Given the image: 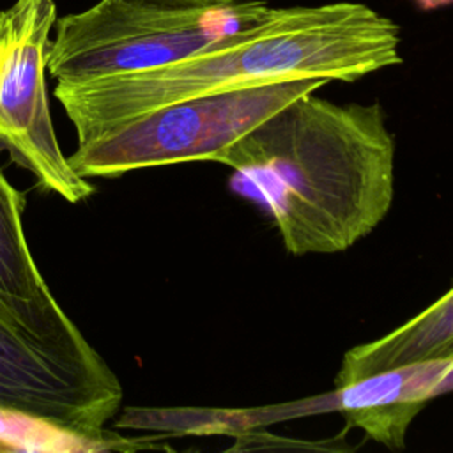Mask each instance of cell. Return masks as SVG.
<instances>
[{
  "mask_svg": "<svg viewBox=\"0 0 453 453\" xmlns=\"http://www.w3.org/2000/svg\"><path fill=\"white\" fill-rule=\"evenodd\" d=\"M53 0H16L0 11V150L28 170L37 186L78 203L94 186L62 152L46 94Z\"/></svg>",
  "mask_w": 453,
  "mask_h": 453,
  "instance_id": "cell-6",
  "label": "cell"
},
{
  "mask_svg": "<svg viewBox=\"0 0 453 453\" xmlns=\"http://www.w3.org/2000/svg\"><path fill=\"white\" fill-rule=\"evenodd\" d=\"M157 448L138 437L96 439L0 409V451H136Z\"/></svg>",
  "mask_w": 453,
  "mask_h": 453,
  "instance_id": "cell-10",
  "label": "cell"
},
{
  "mask_svg": "<svg viewBox=\"0 0 453 453\" xmlns=\"http://www.w3.org/2000/svg\"><path fill=\"white\" fill-rule=\"evenodd\" d=\"M25 202V193L18 191L0 168V292L18 297L50 296L23 230Z\"/></svg>",
  "mask_w": 453,
  "mask_h": 453,
  "instance_id": "cell-9",
  "label": "cell"
},
{
  "mask_svg": "<svg viewBox=\"0 0 453 453\" xmlns=\"http://www.w3.org/2000/svg\"><path fill=\"white\" fill-rule=\"evenodd\" d=\"M421 359L453 361V288L388 334L347 350L334 388Z\"/></svg>",
  "mask_w": 453,
  "mask_h": 453,
  "instance_id": "cell-8",
  "label": "cell"
},
{
  "mask_svg": "<svg viewBox=\"0 0 453 453\" xmlns=\"http://www.w3.org/2000/svg\"><path fill=\"white\" fill-rule=\"evenodd\" d=\"M126 2L156 5V7H207V5L228 2V0H126Z\"/></svg>",
  "mask_w": 453,
  "mask_h": 453,
  "instance_id": "cell-11",
  "label": "cell"
},
{
  "mask_svg": "<svg viewBox=\"0 0 453 453\" xmlns=\"http://www.w3.org/2000/svg\"><path fill=\"white\" fill-rule=\"evenodd\" d=\"M122 386L53 294L0 292V409L96 439H117Z\"/></svg>",
  "mask_w": 453,
  "mask_h": 453,
  "instance_id": "cell-3",
  "label": "cell"
},
{
  "mask_svg": "<svg viewBox=\"0 0 453 453\" xmlns=\"http://www.w3.org/2000/svg\"><path fill=\"white\" fill-rule=\"evenodd\" d=\"M448 382H453V361L421 359L334 388L326 395L327 412L343 414L372 441L400 449L412 419L430 398L449 389Z\"/></svg>",
  "mask_w": 453,
  "mask_h": 453,
  "instance_id": "cell-7",
  "label": "cell"
},
{
  "mask_svg": "<svg viewBox=\"0 0 453 453\" xmlns=\"http://www.w3.org/2000/svg\"><path fill=\"white\" fill-rule=\"evenodd\" d=\"M269 9L260 0L207 7L101 0L57 19L48 73L57 83H76L172 64L257 23Z\"/></svg>",
  "mask_w": 453,
  "mask_h": 453,
  "instance_id": "cell-4",
  "label": "cell"
},
{
  "mask_svg": "<svg viewBox=\"0 0 453 453\" xmlns=\"http://www.w3.org/2000/svg\"><path fill=\"white\" fill-rule=\"evenodd\" d=\"M398 25L356 2L271 7L257 23L182 60L57 83L78 145L182 99L297 78L356 81L402 62Z\"/></svg>",
  "mask_w": 453,
  "mask_h": 453,
  "instance_id": "cell-2",
  "label": "cell"
},
{
  "mask_svg": "<svg viewBox=\"0 0 453 453\" xmlns=\"http://www.w3.org/2000/svg\"><path fill=\"white\" fill-rule=\"evenodd\" d=\"M269 211L292 255H333L372 234L395 196V138L380 103L304 94L216 159Z\"/></svg>",
  "mask_w": 453,
  "mask_h": 453,
  "instance_id": "cell-1",
  "label": "cell"
},
{
  "mask_svg": "<svg viewBox=\"0 0 453 453\" xmlns=\"http://www.w3.org/2000/svg\"><path fill=\"white\" fill-rule=\"evenodd\" d=\"M326 83V78H297L170 103L78 145L67 159L85 179L182 161H216L274 111Z\"/></svg>",
  "mask_w": 453,
  "mask_h": 453,
  "instance_id": "cell-5",
  "label": "cell"
}]
</instances>
